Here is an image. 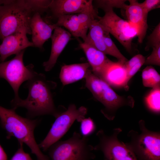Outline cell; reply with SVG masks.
Wrapping results in <instances>:
<instances>
[{"instance_id": "14", "label": "cell", "mask_w": 160, "mask_h": 160, "mask_svg": "<svg viewBox=\"0 0 160 160\" xmlns=\"http://www.w3.org/2000/svg\"><path fill=\"white\" fill-rule=\"evenodd\" d=\"M56 26L55 23L49 24L45 22L39 13L34 14L31 19L30 27L32 42L34 47L43 49L44 44L51 38L52 32Z\"/></svg>"}, {"instance_id": "6", "label": "cell", "mask_w": 160, "mask_h": 160, "mask_svg": "<svg viewBox=\"0 0 160 160\" xmlns=\"http://www.w3.org/2000/svg\"><path fill=\"white\" fill-rule=\"evenodd\" d=\"M88 137L75 131L68 139L58 141L48 149L52 160H89L95 156L94 146L89 144Z\"/></svg>"}, {"instance_id": "30", "label": "cell", "mask_w": 160, "mask_h": 160, "mask_svg": "<svg viewBox=\"0 0 160 160\" xmlns=\"http://www.w3.org/2000/svg\"><path fill=\"white\" fill-rule=\"evenodd\" d=\"M140 4L144 10L147 13L154 9L160 7V0H145Z\"/></svg>"}, {"instance_id": "9", "label": "cell", "mask_w": 160, "mask_h": 160, "mask_svg": "<svg viewBox=\"0 0 160 160\" xmlns=\"http://www.w3.org/2000/svg\"><path fill=\"white\" fill-rule=\"evenodd\" d=\"M122 131L116 128L108 135L103 129L100 130L96 134L99 142L94 146V150L101 151L105 160H138L130 148L118 139Z\"/></svg>"}, {"instance_id": "18", "label": "cell", "mask_w": 160, "mask_h": 160, "mask_svg": "<svg viewBox=\"0 0 160 160\" xmlns=\"http://www.w3.org/2000/svg\"><path fill=\"white\" fill-rule=\"evenodd\" d=\"M90 67L87 63L64 65L60 73V80L64 86L85 79Z\"/></svg>"}, {"instance_id": "5", "label": "cell", "mask_w": 160, "mask_h": 160, "mask_svg": "<svg viewBox=\"0 0 160 160\" xmlns=\"http://www.w3.org/2000/svg\"><path fill=\"white\" fill-rule=\"evenodd\" d=\"M140 133L133 130L127 133L129 142L126 144L138 160H160V132L148 129L145 121H139Z\"/></svg>"}, {"instance_id": "4", "label": "cell", "mask_w": 160, "mask_h": 160, "mask_svg": "<svg viewBox=\"0 0 160 160\" xmlns=\"http://www.w3.org/2000/svg\"><path fill=\"white\" fill-rule=\"evenodd\" d=\"M33 14L24 0H12L0 5V39L23 31L31 34L30 24Z\"/></svg>"}, {"instance_id": "12", "label": "cell", "mask_w": 160, "mask_h": 160, "mask_svg": "<svg viewBox=\"0 0 160 160\" xmlns=\"http://www.w3.org/2000/svg\"><path fill=\"white\" fill-rule=\"evenodd\" d=\"M29 34L23 31L13 33L4 38L0 44V61L3 62L10 56L19 53L27 47L34 45L27 37Z\"/></svg>"}, {"instance_id": "32", "label": "cell", "mask_w": 160, "mask_h": 160, "mask_svg": "<svg viewBox=\"0 0 160 160\" xmlns=\"http://www.w3.org/2000/svg\"><path fill=\"white\" fill-rule=\"evenodd\" d=\"M145 57L143 55L138 54L135 55L129 60H128L125 62L124 65L127 72L132 67L136 64L140 62H145Z\"/></svg>"}, {"instance_id": "24", "label": "cell", "mask_w": 160, "mask_h": 160, "mask_svg": "<svg viewBox=\"0 0 160 160\" xmlns=\"http://www.w3.org/2000/svg\"><path fill=\"white\" fill-rule=\"evenodd\" d=\"M104 39L105 44L109 53V55L116 57L118 60V61L122 63H125L128 60L120 52L111 39L110 34L105 29Z\"/></svg>"}, {"instance_id": "35", "label": "cell", "mask_w": 160, "mask_h": 160, "mask_svg": "<svg viewBox=\"0 0 160 160\" xmlns=\"http://www.w3.org/2000/svg\"><path fill=\"white\" fill-rule=\"evenodd\" d=\"M0 160H7V155L0 145Z\"/></svg>"}, {"instance_id": "23", "label": "cell", "mask_w": 160, "mask_h": 160, "mask_svg": "<svg viewBox=\"0 0 160 160\" xmlns=\"http://www.w3.org/2000/svg\"><path fill=\"white\" fill-rule=\"evenodd\" d=\"M125 0H96L92 1L95 4L96 9L100 8L106 12L117 8L124 9L127 5Z\"/></svg>"}, {"instance_id": "20", "label": "cell", "mask_w": 160, "mask_h": 160, "mask_svg": "<svg viewBox=\"0 0 160 160\" xmlns=\"http://www.w3.org/2000/svg\"><path fill=\"white\" fill-rule=\"evenodd\" d=\"M55 24L57 26H63L67 29L73 36L81 37L84 41L87 34L84 31L78 19L77 14L60 16Z\"/></svg>"}, {"instance_id": "26", "label": "cell", "mask_w": 160, "mask_h": 160, "mask_svg": "<svg viewBox=\"0 0 160 160\" xmlns=\"http://www.w3.org/2000/svg\"><path fill=\"white\" fill-rule=\"evenodd\" d=\"M81 135L88 137L95 131L96 126L93 121L90 117L84 118L80 122Z\"/></svg>"}, {"instance_id": "1", "label": "cell", "mask_w": 160, "mask_h": 160, "mask_svg": "<svg viewBox=\"0 0 160 160\" xmlns=\"http://www.w3.org/2000/svg\"><path fill=\"white\" fill-rule=\"evenodd\" d=\"M27 81L24 87L28 90L27 97L13 98L11 101L12 108H25L29 117L46 115L55 117L63 110L62 106L57 108L54 104L52 90L56 87V83L47 80L44 74L38 73Z\"/></svg>"}, {"instance_id": "16", "label": "cell", "mask_w": 160, "mask_h": 160, "mask_svg": "<svg viewBox=\"0 0 160 160\" xmlns=\"http://www.w3.org/2000/svg\"><path fill=\"white\" fill-rule=\"evenodd\" d=\"M92 0H52L49 9L54 18L79 13L83 11Z\"/></svg>"}, {"instance_id": "29", "label": "cell", "mask_w": 160, "mask_h": 160, "mask_svg": "<svg viewBox=\"0 0 160 160\" xmlns=\"http://www.w3.org/2000/svg\"><path fill=\"white\" fill-rule=\"evenodd\" d=\"M19 148L10 160H33L29 154L24 151L23 143L19 142Z\"/></svg>"}, {"instance_id": "15", "label": "cell", "mask_w": 160, "mask_h": 160, "mask_svg": "<svg viewBox=\"0 0 160 160\" xmlns=\"http://www.w3.org/2000/svg\"><path fill=\"white\" fill-rule=\"evenodd\" d=\"M124 63L110 60L98 77L110 86L125 89L127 71Z\"/></svg>"}, {"instance_id": "19", "label": "cell", "mask_w": 160, "mask_h": 160, "mask_svg": "<svg viewBox=\"0 0 160 160\" xmlns=\"http://www.w3.org/2000/svg\"><path fill=\"white\" fill-rule=\"evenodd\" d=\"M87 38L84 41L92 45L105 55H108L104 39V29L98 19L93 20L89 28Z\"/></svg>"}, {"instance_id": "17", "label": "cell", "mask_w": 160, "mask_h": 160, "mask_svg": "<svg viewBox=\"0 0 160 160\" xmlns=\"http://www.w3.org/2000/svg\"><path fill=\"white\" fill-rule=\"evenodd\" d=\"M79 46L86 55L92 72L99 76L110 60L104 53L88 43L84 41Z\"/></svg>"}, {"instance_id": "10", "label": "cell", "mask_w": 160, "mask_h": 160, "mask_svg": "<svg viewBox=\"0 0 160 160\" xmlns=\"http://www.w3.org/2000/svg\"><path fill=\"white\" fill-rule=\"evenodd\" d=\"M99 22L105 30L112 35L128 52L132 49V41L137 36L136 28L127 21L119 16L113 9L99 16Z\"/></svg>"}, {"instance_id": "3", "label": "cell", "mask_w": 160, "mask_h": 160, "mask_svg": "<svg viewBox=\"0 0 160 160\" xmlns=\"http://www.w3.org/2000/svg\"><path fill=\"white\" fill-rule=\"evenodd\" d=\"M85 79V87L94 98L103 105L104 108L101 112L108 120H113L117 110L122 107H134L135 101L133 97L118 95L106 82L94 74L91 69Z\"/></svg>"}, {"instance_id": "7", "label": "cell", "mask_w": 160, "mask_h": 160, "mask_svg": "<svg viewBox=\"0 0 160 160\" xmlns=\"http://www.w3.org/2000/svg\"><path fill=\"white\" fill-rule=\"evenodd\" d=\"M87 112L85 107L81 106L77 108L72 104L59 113L55 117V120L47 136L39 144L40 148L44 151L48 150L64 135L74 121L80 122L85 118Z\"/></svg>"}, {"instance_id": "11", "label": "cell", "mask_w": 160, "mask_h": 160, "mask_svg": "<svg viewBox=\"0 0 160 160\" xmlns=\"http://www.w3.org/2000/svg\"><path fill=\"white\" fill-rule=\"evenodd\" d=\"M124 9L128 22L136 28L138 41L140 43L143 42L148 28V13L142 7L140 3L136 0H129Z\"/></svg>"}, {"instance_id": "34", "label": "cell", "mask_w": 160, "mask_h": 160, "mask_svg": "<svg viewBox=\"0 0 160 160\" xmlns=\"http://www.w3.org/2000/svg\"><path fill=\"white\" fill-rule=\"evenodd\" d=\"M142 77L143 86L146 87L152 88L151 76L148 66L143 70Z\"/></svg>"}, {"instance_id": "31", "label": "cell", "mask_w": 160, "mask_h": 160, "mask_svg": "<svg viewBox=\"0 0 160 160\" xmlns=\"http://www.w3.org/2000/svg\"><path fill=\"white\" fill-rule=\"evenodd\" d=\"M151 78L152 88L160 87V75L156 70L151 65L148 66Z\"/></svg>"}, {"instance_id": "33", "label": "cell", "mask_w": 160, "mask_h": 160, "mask_svg": "<svg viewBox=\"0 0 160 160\" xmlns=\"http://www.w3.org/2000/svg\"><path fill=\"white\" fill-rule=\"evenodd\" d=\"M144 62L138 63L132 67L127 72V78L125 83V89H128V83L130 79L136 74L141 66L144 65Z\"/></svg>"}, {"instance_id": "21", "label": "cell", "mask_w": 160, "mask_h": 160, "mask_svg": "<svg viewBox=\"0 0 160 160\" xmlns=\"http://www.w3.org/2000/svg\"><path fill=\"white\" fill-rule=\"evenodd\" d=\"M92 1L83 11L77 14L79 22L87 33L92 21L97 19L99 17L96 9L93 6Z\"/></svg>"}, {"instance_id": "37", "label": "cell", "mask_w": 160, "mask_h": 160, "mask_svg": "<svg viewBox=\"0 0 160 160\" xmlns=\"http://www.w3.org/2000/svg\"></svg>"}, {"instance_id": "8", "label": "cell", "mask_w": 160, "mask_h": 160, "mask_svg": "<svg viewBox=\"0 0 160 160\" xmlns=\"http://www.w3.org/2000/svg\"><path fill=\"white\" fill-rule=\"evenodd\" d=\"M25 50L15 55L11 60L0 62V78L5 79L11 86L14 92L15 99L20 98L18 91L21 84L37 73L34 70L32 64L24 65L23 57Z\"/></svg>"}, {"instance_id": "13", "label": "cell", "mask_w": 160, "mask_h": 160, "mask_svg": "<svg viewBox=\"0 0 160 160\" xmlns=\"http://www.w3.org/2000/svg\"><path fill=\"white\" fill-rule=\"evenodd\" d=\"M71 36L70 32L61 27L55 28L50 38L52 46L50 57L43 64L45 71H49L54 67L58 57L71 39Z\"/></svg>"}, {"instance_id": "25", "label": "cell", "mask_w": 160, "mask_h": 160, "mask_svg": "<svg viewBox=\"0 0 160 160\" xmlns=\"http://www.w3.org/2000/svg\"><path fill=\"white\" fill-rule=\"evenodd\" d=\"M26 6L34 14L40 15L49 9L52 0H24Z\"/></svg>"}, {"instance_id": "36", "label": "cell", "mask_w": 160, "mask_h": 160, "mask_svg": "<svg viewBox=\"0 0 160 160\" xmlns=\"http://www.w3.org/2000/svg\"><path fill=\"white\" fill-rule=\"evenodd\" d=\"M12 0H0V5H4L9 3Z\"/></svg>"}, {"instance_id": "2", "label": "cell", "mask_w": 160, "mask_h": 160, "mask_svg": "<svg viewBox=\"0 0 160 160\" xmlns=\"http://www.w3.org/2000/svg\"><path fill=\"white\" fill-rule=\"evenodd\" d=\"M15 110L0 105V124L6 132L7 138L9 139L13 137L19 143L26 144L31 153L36 155L37 160H49L41 152L35 138L34 129L40 121L23 117L18 115Z\"/></svg>"}, {"instance_id": "22", "label": "cell", "mask_w": 160, "mask_h": 160, "mask_svg": "<svg viewBox=\"0 0 160 160\" xmlns=\"http://www.w3.org/2000/svg\"><path fill=\"white\" fill-rule=\"evenodd\" d=\"M160 87L152 88L145 97V105L151 111L159 113L160 111Z\"/></svg>"}, {"instance_id": "28", "label": "cell", "mask_w": 160, "mask_h": 160, "mask_svg": "<svg viewBox=\"0 0 160 160\" xmlns=\"http://www.w3.org/2000/svg\"><path fill=\"white\" fill-rule=\"evenodd\" d=\"M151 54L145 58L144 65H160V44L152 47Z\"/></svg>"}, {"instance_id": "27", "label": "cell", "mask_w": 160, "mask_h": 160, "mask_svg": "<svg viewBox=\"0 0 160 160\" xmlns=\"http://www.w3.org/2000/svg\"><path fill=\"white\" fill-rule=\"evenodd\" d=\"M160 44V23L155 27L148 36V42L145 48L147 50L150 47H153Z\"/></svg>"}]
</instances>
